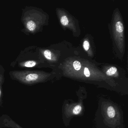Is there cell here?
Returning a JSON list of instances; mask_svg holds the SVG:
<instances>
[{
  "mask_svg": "<svg viewBox=\"0 0 128 128\" xmlns=\"http://www.w3.org/2000/svg\"><path fill=\"white\" fill-rule=\"evenodd\" d=\"M12 78L21 84L32 85L42 82L44 79L40 72L30 71H14L12 72Z\"/></svg>",
  "mask_w": 128,
  "mask_h": 128,
  "instance_id": "cell-1",
  "label": "cell"
},
{
  "mask_svg": "<svg viewBox=\"0 0 128 128\" xmlns=\"http://www.w3.org/2000/svg\"><path fill=\"white\" fill-rule=\"evenodd\" d=\"M0 128H24L10 116L3 114L0 116Z\"/></svg>",
  "mask_w": 128,
  "mask_h": 128,
  "instance_id": "cell-2",
  "label": "cell"
},
{
  "mask_svg": "<svg viewBox=\"0 0 128 128\" xmlns=\"http://www.w3.org/2000/svg\"><path fill=\"white\" fill-rule=\"evenodd\" d=\"M82 110V107L80 104H76L72 108V110L69 111L71 115H78Z\"/></svg>",
  "mask_w": 128,
  "mask_h": 128,
  "instance_id": "cell-3",
  "label": "cell"
},
{
  "mask_svg": "<svg viewBox=\"0 0 128 128\" xmlns=\"http://www.w3.org/2000/svg\"><path fill=\"white\" fill-rule=\"evenodd\" d=\"M4 82L3 74L0 73V107H2L3 104V101L2 86Z\"/></svg>",
  "mask_w": 128,
  "mask_h": 128,
  "instance_id": "cell-4",
  "label": "cell"
},
{
  "mask_svg": "<svg viewBox=\"0 0 128 128\" xmlns=\"http://www.w3.org/2000/svg\"><path fill=\"white\" fill-rule=\"evenodd\" d=\"M107 114L109 118H114L116 114L115 108L113 106H108L107 109Z\"/></svg>",
  "mask_w": 128,
  "mask_h": 128,
  "instance_id": "cell-5",
  "label": "cell"
},
{
  "mask_svg": "<svg viewBox=\"0 0 128 128\" xmlns=\"http://www.w3.org/2000/svg\"><path fill=\"white\" fill-rule=\"evenodd\" d=\"M27 28L30 31H34L36 28V24L34 21L29 20L27 22L26 24Z\"/></svg>",
  "mask_w": 128,
  "mask_h": 128,
  "instance_id": "cell-6",
  "label": "cell"
},
{
  "mask_svg": "<svg viewBox=\"0 0 128 128\" xmlns=\"http://www.w3.org/2000/svg\"><path fill=\"white\" fill-rule=\"evenodd\" d=\"M36 64L37 63L34 60H28V61H25L24 62L22 63L20 65L22 66H24V67L31 68V67L36 66Z\"/></svg>",
  "mask_w": 128,
  "mask_h": 128,
  "instance_id": "cell-7",
  "label": "cell"
},
{
  "mask_svg": "<svg viewBox=\"0 0 128 128\" xmlns=\"http://www.w3.org/2000/svg\"><path fill=\"white\" fill-rule=\"evenodd\" d=\"M116 30L119 33H122L123 32L124 26L120 22H118L115 24Z\"/></svg>",
  "mask_w": 128,
  "mask_h": 128,
  "instance_id": "cell-8",
  "label": "cell"
},
{
  "mask_svg": "<svg viewBox=\"0 0 128 128\" xmlns=\"http://www.w3.org/2000/svg\"><path fill=\"white\" fill-rule=\"evenodd\" d=\"M117 68L115 67H112L107 70L106 74L108 76H112L117 72Z\"/></svg>",
  "mask_w": 128,
  "mask_h": 128,
  "instance_id": "cell-9",
  "label": "cell"
},
{
  "mask_svg": "<svg viewBox=\"0 0 128 128\" xmlns=\"http://www.w3.org/2000/svg\"><path fill=\"white\" fill-rule=\"evenodd\" d=\"M44 56L45 57L49 60H52V54L50 51L49 50H45L43 52Z\"/></svg>",
  "mask_w": 128,
  "mask_h": 128,
  "instance_id": "cell-10",
  "label": "cell"
},
{
  "mask_svg": "<svg viewBox=\"0 0 128 128\" xmlns=\"http://www.w3.org/2000/svg\"><path fill=\"white\" fill-rule=\"evenodd\" d=\"M60 22L61 24L64 26H66L68 24V20L66 16H63L60 19Z\"/></svg>",
  "mask_w": 128,
  "mask_h": 128,
  "instance_id": "cell-11",
  "label": "cell"
},
{
  "mask_svg": "<svg viewBox=\"0 0 128 128\" xmlns=\"http://www.w3.org/2000/svg\"><path fill=\"white\" fill-rule=\"evenodd\" d=\"M73 67L76 70L78 71L80 70L81 68V65L79 61L76 60L73 62Z\"/></svg>",
  "mask_w": 128,
  "mask_h": 128,
  "instance_id": "cell-12",
  "label": "cell"
},
{
  "mask_svg": "<svg viewBox=\"0 0 128 128\" xmlns=\"http://www.w3.org/2000/svg\"><path fill=\"white\" fill-rule=\"evenodd\" d=\"M90 43H89V42L86 40L84 41L83 43V47H84V50L86 51L88 50L90 48Z\"/></svg>",
  "mask_w": 128,
  "mask_h": 128,
  "instance_id": "cell-13",
  "label": "cell"
},
{
  "mask_svg": "<svg viewBox=\"0 0 128 128\" xmlns=\"http://www.w3.org/2000/svg\"><path fill=\"white\" fill-rule=\"evenodd\" d=\"M84 76L86 77H87V78H88V77L90 76V71H89L88 68H87V67L84 68Z\"/></svg>",
  "mask_w": 128,
  "mask_h": 128,
  "instance_id": "cell-14",
  "label": "cell"
}]
</instances>
